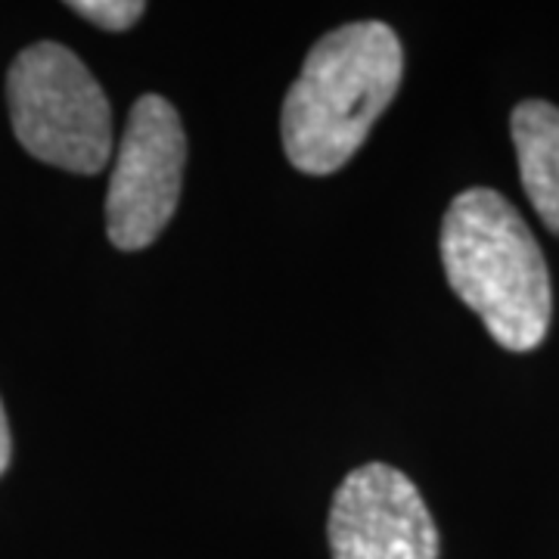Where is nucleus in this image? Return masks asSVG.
Segmentation results:
<instances>
[{
    "instance_id": "obj_1",
    "label": "nucleus",
    "mask_w": 559,
    "mask_h": 559,
    "mask_svg": "<svg viewBox=\"0 0 559 559\" xmlns=\"http://www.w3.org/2000/svg\"><path fill=\"white\" fill-rule=\"evenodd\" d=\"M404 75V50L385 22L342 25L311 47L283 103V150L305 175H333L364 146Z\"/></svg>"
},
{
    "instance_id": "obj_2",
    "label": "nucleus",
    "mask_w": 559,
    "mask_h": 559,
    "mask_svg": "<svg viewBox=\"0 0 559 559\" xmlns=\"http://www.w3.org/2000/svg\"><path fill=\"white\" fill-rule=\"evenodd\" d=\"M441 261L451 289L510 352L538 348L550 330V274L535 234L498 190L473 187L441 221Z\"/></svg>"
},
{
    "instance_id": "obj_3",
    "label": "nucleus",
    "mask_w": 559,
    "mask_h": 559,
    "mask_svg": "<svg viewBox=\"0 0 559 559\" xmlns=\"http://www.w3.org/2000/svg\"><path fill=\"white\" fill-rule=\"evenodd\" d=\"M10 119L35 159L97 175L112 156V109L87 66L62 44L25 47L7 75Z\"/></svg>"
},
{
    "instance_id": "obj_4",
    "label": "nucleus",
    "mask_w": 559,
    "mask_h": 559,
    "mask_svg": "<svg viewBox=\"0 0 559 559\" xmlns=\"http://www.w3.org/2000/svg\"><path fill=\"white\" fill-rule=\"evenodd\" d=\"M187 162L178 109L159 94L131 106L106 193V230L116 249L138 252L156 242L175 215Z\"/></svg>"
},
{
    "instance_id": "obj_5",
    "label": "nucleus",
    "mask_w": 559,
    "mask_h": 559,
    "mask_svg": "<svg viewBox=\"0 0 559 559\" xmlns=\"http://www.w3.org/2000/svg\"><path fill=\"white\" fill-rule=\"evenodd\" d=\"M326 535L333 559H441L426 500L389 463H364L342 479Z\"/></svg>"
},
{
    "instance_id": "obj_6",
    "label": "nucleus",
    "mask_w": 559,
    "mask_h": 559,
    "mask_svg": "<svg viewBox=\"0 0 559 559\" xmlns=\"http://www.w3.org/2000/svg\"><path fill=\"white\" fill-rule=\"evenodd\" d=\"M510 131L525 197L559 237V109L544 100L520 103L513 109Z\"/></svg>"
},
{
    "instance_id": "obj_7",
    "label": "nucleus",
    "mask_w": 559,
    "mask_h": 559,
    "mask_svg": "<svg viewBox=\"0 0 559 559\" xmlns=\"http://www.w3.org/2000/svg\"><path fill=\"white\" fill-rule=\"evenodd\" d=\"M69 10L100 25L106 32H128L146 13V3H140V0H72Z\"/></svg>"
},
{
    "instance_id": "obj_8",
    "label": "nucleus",
    "mask_w": 559,
    "mask_h": 559,
    "mask_svg": "<svg viewBox=\"0 0 559 559\" xmlns=\"http://www.w3.org/2000/svg\"><path fill=\"white\" fill-rule=\"evenodd\" d=\"M10 463V423H7V414H3V404H0V476Z\"/></svg>"
}]
</instances>
